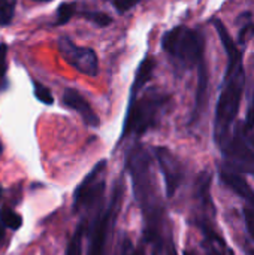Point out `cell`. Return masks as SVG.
<instances>
[{
	"label": "cell",
	"mask_w": 254,
	"mask_h": 255,
	"mask_svg": "<svg viewBox=\"0 0 254 255\" xmlns=\"http://www.w3.org/2000/svg\"><path fill=\"white\" fill-rule=\"evenodd\" d=\"M214 25L223 43V48L228 54L225 85L217 102L216 124H214L216 142L223 145V142L228 137L229 128L240 112L241 99L246 88V70L243 66V52L238 49V45L235 43L234 37L229 34L226 25L220 19H214Z\"/></svg>",
	"instance_id": "6da1fadb"
},
{
	"label": "cell",
	"mask_w": 254,
	"mask_h": 255,
	"mask_svg": "<svg viewBox=\"0 0 254 255\" xmlns=\"http://www.w3.org/2000/svg\"><path fill=\"white\" fill-rule=\"evenodd\" d=\"M162 48L184 67L198 66L204 60V37L196 30L178 25L162 39Z\"/></svg>",
	"instance_id": "7a4b0ae2"
},
{
	"label": "cell",
	"mask_w": 254,
	"mask_h": 255,
	"mask_svg": "<svg viewBox=\"0 0 254 255\" xmlns=\"http://www.w3.org/2000/svg\"><path fill=\"white\" fill-rule=\"evenodd\" d=\"M166 102H168V96H162L156 93H150L144 96L141 100H133L130 103L129 114L124 123L123 136H126L129 131L136 134L145 133L151 126L156 124L159 114Z\"/></svg>",
	"instance_id": "3957f363"
},
{
	"label": "cell",
	"mask_w": 254,
	"mask_h": 255,
	"mask_svg": "<svg viewBox=\"0 0 254 255\" xmlns=\"http://www.w3.org/2000/svg\"><path fill=\"white\" fill-rule=\"evenodd\" d=\"M58 51L63 55V58L70 66H73L78 72L88 75V76L97 75L99 61H97L96 52L91 48L78 46L69 37H61L58 40Z\"/></svg>",
	"instance_id": "277c9868"
},
{
	"label": "cell",
	"mask_w": 254,
	"mask_h": 255,
	"mask_svg": "<svg viewBox=\"0 0 254 255\" xmlns=\"http://www.w3.org/2000/svg\"><path fill=\"white\" fill-rule=\"evenodd\" d=\"M156 155L160 163L165 182H166V194L168 197H172L175 191L180 187L183 173H181V166L180 163L174 158V155L166 149V148H156Z\"/></svg>",
	"instance_id": "5b68a950"
},
{
	"label": "cell",
	"mask_w": 254,
	"mask_h": 255,
	"mask_svg": "<svg viewBox=\"0 0 254 255\" xmlns=\"http://www.w3.org/2000/svg\"><path fill=\"white\" fill-rule=\"evenodd\" d=\"M63 102L66 106H69L70 109L76 111L82 120L85 121V124L91 126V127H97L99 126V118L94 114V111L91 109L90 103L73 88H67L63 94Z\"/></svg>",
	"instance_id": "8992f818"
},
{
	"label": "cell",
	"mask_w": 254,
	"mask_h": 255,
	"mask_svg": "<svg viewBox=\"0 0 254 255\" xmlns=\"http://www.w3.org/2000/svg\"><path fill=\"white\" fill-rule=\"evenodd\" d=\"M198 90H196V102H195V111H193V121L199 117L201 111L204 109L205 106V102H207V93H208V70H207V64H205V60H202L199 64H198Z\"/></svg>",
	"instance_id": "52a82bcc"
},
{
	"label": "cell",
	"mask_w": 254,
	"mask_h": 255,
	"mask_svg": "<svg viewBox=\"0 0 254 255\" xmlns=\"http://www.w3.org/2000/svg\"><path fill=\"white\" fill-rule=\"evenodd\" d=\"M222 179L223 182L234 190L238 196H241L243 199H246L247 202H250L254 206V191L253 188L246 182L244 178H241L240 175H235L232 172H223L222 173Z\"/></svg>",
	"instance_id": "ba28073f"
},
{
	"label": "cell",
	"mask_w": 254,
	"mask_h": 255,
	"mask_svg": "<svg viewBox=\"0 0 254 255\" xmlns=\"http://www.w3.org/2000/svg\"><path fill=\"white\" fill-rule=\"evenodd\" d=\"M154 60L151 57H147L142 60V63L139 64L138 70H136V75H135V81H133V87H132V100L136 97L138 91L150 81L151 75H153V70H154Z\"/></svg>",
	"instance_id": "9c48e42d"
},
{
	"label": "cell",
	"mask_w": 254,
	"mask_h": 255,
	"mask_svg": "<svg viewBox=\"0 0 254 255\" xmlns=\"http://www.w3.org/2000/svg\"><path fill=\"white\" fill-rule=\"evenodd\" d=\"M0 224L9 230H18L22 226V218L9 208L0 209Z\"/></svg>",
	"instance_id": "30bf717a"
},
{
	"label": "cell",
	"mask_w": 254,
	"mask_h": 255,
	"mask_svg": "<svg viewBox=\"0 0 254 255\" xmlns=\"http://www.w3.org/2000/svg\"><path fill=\"white\" fill-rule=\"evenodd\" d=\"M75 13V3H61L57 9V19L55 25L66 24Z\"/></svg>",
	"instance_id": "8fae6325"
},
{
	"label": "cell",
	"mask_w": 254,
	"mask_h": 255,
	"mask_svg": "<svg viewBox=\"0 0 254 255\" xmlns=\"http://www.w3.org/2000/svg\"><path fill=\"white\" fill-rule=\"evenodd\" d=\"M15 0H0V25H6L10 22L13 16Z\"/></svg>",
	"instance_id": "7c38bea8"
},
{
	"label": "cell",
	"mask_w": 254,
	"mask_h": 255,
	"mask_svg": "<svg viewBox=\"0 0 254 255\" xmlns=\"http://www.w3.org/2000/svg\"><path fill=\"white\" fill-rule=\"evenodd\" d=\"M34 96L43 105H52L54 103V97H52L51 91L40 84H34Z\"/></svg>",
	"instance_id": "4fadbf2b"
},
{
	"label": "cell",
	"mask_w": 254,
	"mask_h": 255,
	"mask_svg": "<svg viewBox=\"0 0 254 255\" xmlns=\"http://www.w3.org/2000/svg\"><path fill=\"white\" fill-rule=\"evenodd\" d=\"M85 18H88L90 21H93L94 24L100 25V27H106L112 22V18L109 15H105L102 12H90V13H84Z\"/></svg>",
	"instance_id": "5bb4252c"
},
{
	"label": "cell",
	"mask_w": 254,
	"mask_h": 255,
	"mask_svg": "<svg viewBox=\"0 0 254 255\" xmlns=\"http://www.w3.org/2000/svg\"><path fill=\"white\" fill-rule=\"evenodd\" d=\"M254 34V24L253 22H247L241 30H240V34H238V42L241 45H244L252 36Z\"/></svg>",
	"instance_id": "9a60e30c"
},
{
	"label": "cell",
	"mask_w": 254,
	"mask_h": 255,
	"mask_svg": "<svg viewBox=\"0 0 254 255\" xmlns=\"http://www.w3.org/2000/svg\"><path fill=\"white\" fill-rule=\"evenodd\" d=\"M141 0H112V4L115 6V9L118 12H126L130 7L136 6Z\"/></svg>",
	"instance_id": "2e32d148"
},
{
	"label": "cell",
	"mask_w": 254,
	"mask_h": 255,
	"mask_svg": "<svg viewBox=\"0 0 254 255\" xmlns=\"http://www.w3.org/2000/svg\"><path fill=\"white\" fill-rule=\"evenodd\" d=\"M6 45H0V81L4 79V73H6Z\"/></svg>",
	"instance_id": "e0dca14e"
},
{
	"label": "cell",
	"mask_w": 254,
	"mask_h": 255,
	"mask_svg": "<svg viewBox=\"0 0 254 255\" xmlns=\"http://www.w3.org/2000/svg\"><path fill=\"white\" fill-rule=\"evenodd\" d=\"M246 223H247V229L254 239V208L246 209Z\"/></svg>",
	"instance_id": "ac0fdd59"
},
{
	"label": "cell",
	"mask_w": 254,
	"mask_h": 255,
	"mask_svg": "<svg viewBox=\"0 0 254 255\" xmlns=\"http://www.w3.org/2000/svg\"><path fill=\"white\" fill-rule=\"evenodd\" d=\"M247 128L249 130H252L254 127V100L253 103H252V106H250V111H249V115H247Z\"/></svg>",
	"instance_id": "d6986e66"
},
{
	"label": "cell",
	"mask_w": 254,
	"mask_h": 255,
	"mask_svg": "<svg viewBox=\"0 0 254 255\" xmlns=\"http://www.w3.org/2000/svg\"><path fill=\"white\" fill-rule=\"evenodd\" d=\"M207 253H208V255H222V253L217 251L214 247H207Z\"/></svg>",
	"instance_id": "ffe728a7"
},
{
	"label": "cell",
	"mask_w": 254,
	"mask_h": 255,
	"mask_svg": "<svg viewBox=\"0 0 254 255\" xmlns=\"http://www.w3.org/2000/svg\"><path fill=\"white\" fill-rule=\"evenodd\" d=\"M135 255H145V253H144V248L142 247H139L138 248V251H136V254Z\"/></svg>",
	"instance_id": "44dd1931"
},
{
	"label": "cell",
	"mask_w": 254,
	"mask_h": 255,
	"mask_svg": "<svg viewBox=\"0 0 254 255\" xmlns=\"http://www.w3.org/2000/svg\"><path fill=\"white\" fill-rule=\"evenodd\" d=\"M183 255H196V254H195V253H192V251H187V250H186V251L183 253Z\"/></svg>",
	"instance_id": "7402d4cb"
},
{
	"label": "cell",
	"mask_w": 254,
	"mask_h": 255,
	"mask_svg": "<svg viewBox=\"0 0 254 255\" xmlns=\"http://www.w3.org/2000/svg\"><path fill=\"white\" fill-rule=\"evenodd\" d=\"M3 238V227H1V224H0V239Z\"/></svg>",
	"instance_id": "603a6c76"
},
{
	"label": "cell",
	"mask_w": 254,
	"mask_h": 255,
	"mask_svg": "<svg viewBox=\"0 0 254 255\" xmlns=\"http://www.w3.org/2000/svg\"><path fill=\"white\" fill-rule=\"evenodd\" d=\"M0 197H1V187H0Z\"/></svg>",
	"instance_id": "cb8c5ba5"
},
{
	"label": "cell",
	"mask_w": 254,
	"mask_h": 255,
	"mask_svg": "<svg viewBox=\"0 0 254 255\" xmlns=\"http://www.w3.org/2000/svg\"><path fill=\"white\" fill-rule=\"evenodd\" d=\"M0 152H1V143H0Z\"/></svg>",
	"instance_id": "d4e9b609"
},
{
	"label": "cell",
	"mask_w": 254,
	"mask_h": 255,
	"mask_svg": "<svg viewBox=\"0 0 254 255\" xmlns=\"http://www.w3.org/2000/svg\"><path fill=\"white\" fill-rule=\"evenodd\" d=\"M40 1H48V0H40Z\"/></svg>",
	"instance_id": "484cf974"
},
{
	"label": "cell",
	"mask_w": 254,
	"mask_h": 255,
	"mask_svg": "<svg viewBox=\"0 0 254 255\" xmlns=\"http://www.w3.org/2000/svg\"><path fill=\"white\" fill-rule=\"evenodd\" d=\"M153 255H157V254H156V253H154V254H153Z\"/></svg>",
	"instance_id": "4316f807"
}]
</instances>
